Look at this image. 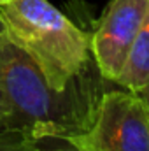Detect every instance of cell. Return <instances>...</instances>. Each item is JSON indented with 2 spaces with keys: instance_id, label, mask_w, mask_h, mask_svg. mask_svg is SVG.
Here are the masks:
<instances>
[{
  "instance_id": "1",
  "label": "cell",
  "mask_w": 149,
  "mask_h": 151,
  "mask_svg": "<svg viewBox=\"0 0 149 151\" xmlns=\"http://www.w3.org/2000/svg\"><path fill=\"white\" fill-rule=\"evenodd\" d=\"M90 67L67 90L56 91L37 65L0 34V88L11 107L7 128L21 130L32 139L70 137L86 130L105 91V79L90 76Z\"/></svg>"
},
{
  "instance_id": "2",
  "label": "cell",
  "mask_w": 149,
  "mask_h": 151,
  "mask_svg": "<svg viewBox=\"0 0 149 151\" xmlns=\"http://www.w3.org/2000/svg\"><path fill=\"white\" fill-rule=\"evenodd\" d=\"M0 34L37 65L56 91L67 90L91 63L90 37L49 0L2 4Z\"/></svg>"
},
{
  "instance_id": "3",
  "label": "cell",
  "mask_w": 149,
  "mask_h": 151,
  "mask_svg": "<svg viewBox=\"0 0 149 151\" xmlns=\"http://www.w3.org/2000/svg\"><path fill=\"white\" fill-rule=\"evenodd\" d=\"M81 151H149V113L130 90H105L90 127L69 137Z\"/></svg>"
},
{
  "instance_id": "4",
  "label": "cell",
  "mask_w": 149,
  "mask_h": 151,
  "mask_svg": "<svg viewBox=\"0 0 149 151\" xmlns=\"http://www.w3.org/2000/svg\"><path fill=\"white\" fill-rule=\"evenodd\" d=\"M149 0H111L90 39L95 67L105 81H116L148 12Z\"/></svg>"
},
{
  "instance_id": "5",
  "label": "cell",
  "mask_w": 149,
  "mask_h": 151,
  "mask_svg": "<svg viewBox=\"0 0 149 151\" xmlns=\"http://www.w3.org/2000/svg\"><path fill=\"white\" fill-rule=\"evenodd\" d=\"M114 83L130 91H139L149 84V5L126 62Z\"/></svg>"
},
{
  "instance_id": "6",
  "label": "cell",
  "mask_w": 149,
  "mask_h": 151,
  "mask_svg": "<svg viewBox=\"0 0 149 151\" xmlns=\"http://www.w3.org/2000/svg\"><path fill=\"white\" fill-rule=\"evenodd\" d=\"M35 141L16 128H0V151H34Z\"/></svg>"
},
{
  "instance_id": "7",
  "label": "cell",
  "mask_w": 149,
  "mask_h": 151,
  "mask_svg": "<svg viewBox=\"0 0 149 151\" xmlns=\"http://www.w3.org/2000/svg\"><path fill=\"white\" fill-rule=\"evenodd\" d=\"M34 151H81L69 137H42L35 141Z\"/></svg>"
},
{
  "instance_id": "8",
  "label": "cell",
  "mask_w": 149,
  "mask_h": 151,
  "mask_svg": "<svg viewBox=\"0 0 149 151\" xmlns=\"http://www.w3.org/2000/svg\"><path fill=\"white\" fill-rule=\"evenodd\" d=\"M9 114H11V107L7 104V99L0 88V128H7V119H9Z\"/></svg>"
},
{
  "instance_id": "9",
  "label": "cell",
  "mask_w": 149,
  "mask_h": 151,
  "mask_svg": "<svg viewBox=\"0 0 149 151\" xmlns=\"http://www.w3.org/2000/svg\"><path fill=\"white\" fill-rule=\"evenodd\" d=\"M135 93H139V97L142 99V102H144V106H146V109H148V113H149V84L144 86L142 90L135 91Z\"/></svg>"
},
{
  "instance_id": "10",
  "label": "cell",
  "mask_w": 149,
  "mask_h": 151,
  "mask_svg": "<svg viewBox=\"0 0 149 151\" xmlns=\"http://www.w3.org/2000/svg\"><path fill=\"white\" fill-rule=\"evenodd\" d=\"M7 2H12V0H0V5L2 4H7Z\"/></svg>"
}]
</instances>
